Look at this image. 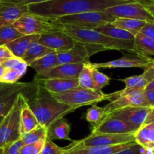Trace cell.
<instances>
[{"label":"cell","mask_w":154,"mask_h":154,"mask_svg":"<svg viewBox=\"0 0 154 154\" xmlns=\"http://www.w3.org/2000/svg\"><path fill=\"white\" fill-rule=\"evenodd\" d=\"M134 2L131 0H49L28 6L31 14L55 18L61 16L71 15L93 11H104L114 5Z\"/></svg>","instance_id":"6da1fadb"},{"label":"cell","mask_w":154,"mask_h":154,"mask_svg":"<svg viewBox=\"0 0 154 154\" xmlns=\"http://www.w3.org/2000/svg\"><path fill=\"white\" fill-rule=\"evenodd\" d=\"M27 102L39 125L46 128H49L56 121L64 118L65 116L78 109L59 102L38 82L35 91L27 98Z\"/></svg>","instance_id":"7a4b0ae2"},{"label":"cell","mask_w":154,"mask_h":154,"mask_svg":"<svg viewBox=\"0 0 154 154\" xmlns=\"http://www.w3.org/2000/svg\"><path fill=\"white\" fill-rule=\"evenodd\" d=\"M61 30L72 37L75 41L83 43L94 44L103 47L106 50H118L136 54L134 41H124L116 39L94 29H79L62 26Z\"/></svg>","instance_id":"3957f363"},{"label":"cell","mask_w":154,"mask_h":154,"mask_svg":"<svg viewBox=\"0 0 154 154\" xmlns=\"http://www.w3.org/2000/svg\"><path fill=\"white\" fill-rule=\"evenodd\" d=\"M50 19L54 23L63 26L94 29L107 23H112L116 19V17L107 14L103 11H93Z\"/></svg>","instance_id":"277c9868"},{"label":"cell","mask_w":154,"mask_h":154,"mask_svg":"<svg viewBox=\"0 0 154 154\" xmlns=\"http://www.w3.org/2000/svg\"><path fill=\"white\" fill-rule=\"evenodd\" d=\"M60 103L80 108L83 106L96 104L106 100L107 94L89 88L78 86L61 93L51 94Z\"/></svg>","instance_id":"5b68a950"},{"label":"cell","mask_w":154,"mask_h":154,"mask_svg":"<svg viewBox=\"0 0 154 154\" xmlns=\"http://www.w3.org/2000/svg\"><path fill=\"white\" fill-rule=\"evenodd\" d=\"M38 82H0V123L13 108L19 94H32L36 89Z\"/></svg>","instance_id":"8992f818"},{"label":"cell","mask_w":154,"mask_h":154,"mask_svg":"<svg viewBox=\"0 0 154 154\" xmlns=\"http://www.w3.org/2000/svg\"><path fill=\"white\" fill-rule=\"evenodd\" d=\"M34 93V92H33ZM32 94H19L15 104L14 105L9 113L4 118L0 123V148H4L9 143L20 138V116L21 109L22 98L23 94L28 96V98Z\"/></svg>","instance_id":"52a82bcc"},{"label":"cell","mask_w":154,"mask_h":154,"mask_svg":"<svg viewBox=\"0 0 154 154\" xmlns=\"http://www.w3.org/2000/svg\"><path fill=\"white\" fill-rule=\"evenodd\" d=\"M13 26L22 35H42L61 29V25L54 23L50 18L27 12L17 19Z\"/></svg>","instance_id":"ba28073f"},{"label":"cell","mask_w":154,"mask_h":154,"mask_svg":"<svg viewBox=\"0 0 154 154\" xmlns=\"http://www.w3.org/2000/svg\"><path fill=\"white\" fill-rule=\"evenodd\" d=\"M106 100L109 101V103L104 106L108 116L113 111L121 108L146 106L145 89L143 88H125L120 91L107 94Z\"/></svg>","instance_id":"9c48e42d"},{"label":"cell","mask_w":154,"mask_h":154,"mask_svg":"<svg viewBox=\"0 0 154 154\" xmlns=\"http://www.w3.org/2000/svg\"><path fill=\"white\" fill-rule=\"evenodd\" d=\"M135 141L134 134L91 133L88 137L74 140L66 147L75 148L91 146H114ZM136 142V141H135Z\"/></svg>","instance_id":"30bf717a"},{"label":"cell","mask_w":154,"mask_h":154,"mask_svg":"<svg viewBox=\"0 0 154 154\" xmlns=\"http://www.w3.org/2000/svg\"><path fill=\"white\" fill-rule=\"evenodd\" d=\"M106 51L103 47L94 44L75 41L73 47L68 51L57 53V65L63 63H85L94 54Z\"/></svg>","instance_id":"8fae6325"},{"label":"cell","mask_w":154,"mask_h":154,"mask_svg":"<svg viewBox=\"0 0 154 154\" xmlns=\"http://www.w3.org/2000/svg\"><path fill=\"white\" fill-rule=\"evenodd\" d=\"M103 11L116 17L137 19L148 23H154L153 17L149 14L144 5L137 2L114 5L106 8Z\"/></svg>","instance_id":"7c38bea8"},{"label":"cell","mask_w":154,"mask_h":154,"mask_svg":"<svg viewBox=\"0 0 154 154\" xmlns=\"http://www.w3.org/2000/svg\"><path fill=\"white\" fill-rule=\"evenodd\" d=\"M38 42L57 53H60L71 49L75 41L60 29L42 34Z\"/></svg>","instance_id":"4fadbf2b"},{"label":"cell","mask_w":154,"mask_h":154,"mask_svg":"<svg viewBox=\"0 0 154 154\" xmlns=\"http://www.w3.org/2000/svg\"><path fill=\"white\" fill-rule=\"evenodd\" d=\"M149 110V106H128L116 109L108 116L122 119L132 125L137 131L144 124Z\"/></svg>","instance_id":"5bb4252c"},{"label":"cell","mask_w":154,"mask_h":154,"mask_svg":"<svg viewBox=\"0 0 154 154\" xmlns=\"http://www.w3.org/2000/svg\"><path fill=\"white\" fill-rule=\"evenodd\" d=\"M154 59L147 56H128L125 55L120 58L103 63H94V66L97 69H106V68H142L144 69L150 64Z\"/></svg>","instance_id":"9a60e30c"},{"label":"cell","mask_w":154,"mask_h":154,"mask_svg":"<svg viewBox=\"0 0 154 154\" xmlns=\"http://www.w3.org/2000/svg\"><path fill=\"white\" fill-rule=\"evenodd\" d=\"M137 131L135 128L128 122L118 118L107 116L92 129L91 133H110V134H134Z\"/></svg>","instance_id":"2e32d148"},{"label":"cell","mask_w":154,"mask_h":154,"mask_svg":"<svg viewBox=\"0 0 154 154\" xmlns=\"http://www.w3.org/2000/svg\"><path fill=\"white\" fill-rule=\"evenodd\" d=\"M27 12H29L27 5L0 1V26L12 25Z\"/></svg>","instance_id":"e0dca14e"},{"label":"cell","mask_w":154,"mask_h":154,"mask_svg":"<svg viewBox=\"0 0 154 154\" xmlns=\"http://www.w3.org/2000/svg\"><path fill=\"white\" fill-rule=\"evenodd\" d=\"M84 63H63L59 64L42 75H35L34 80L45 78L78 79Z\"/></svg>","instance_id":"ac0fdd59"},{"label":"cell","mask_w":154,"mask_h":154,"mask_svg":"<svg viewBox=\"0 0 154 154\" xmlns=\"http://www.w3.org/2000/svg\"><path fill=\"white\" fill-rule=\"evenodd\" d=\"M136 142L122 143L114 146H91L81 147H65L64 154H114L127 149Z\"/></svg>","instance_id":"d6986e66"},{"label":"cell","mask_w":154,"mask_h":154,"mask_svg":"<svg viewBox=\"0 0 154 154\" xmlns=\"http://www.w3.org/2000/svg\"><path fill=\"white\" fill-rule=\"evenodd\" d=\"M40 83L51 94L61 93L79 86L78 79L64 78H45L34 80Z\"/></svg>","instance_id":"ffe728a7"},{"label":"cell","mask_w":154,"mask_h":154,"mask_svg":"<svg viewBox=\"0 0 154 154\" xmlns=\"http://www.w3.org/2000/svg\"><path fill=\"white\" fill-rule=\"evenodd\" d=\"M27 98L28 96L23 94L20 116V136L35 129L39 125L38 119H36L35 114L28 104Z\"/></svg>","instance_id":"44dd1931"},{"label":"cell","mask_w":154,"mask_h":154,"mask_svg":"<svg viewBox=\"0 0 154 154\" xmlns=\"http://www.w3.org/2000/svg\"><path fill=\"white\" fill-rule=\"evenodd\" d=\"M39 37L40 35H23L5 45L14 57L22 58L29 45L34 42H38Z\"/></svg>","instance_id":"7402d4cb"},{"label":"cell","mask_w":154,"mask_h":154,"mask_svg":"<svg viewBox=\"0 0 154 154\" xmlns=\"http://www.w3.org/2000/svg\"><path fill=\"white\" fill-rule=\"evenodd\" d=\"M69 132L70 125L64 118H62L56 121L48 128V137L52 140H65L72 143L74 140L69 137Z\"/></svg>","instance_id":"603a6c76"},{"label":"cell","mask_w":154,"mask_h":154,"mask_svg":"<svg viewBox=\"0 0 154 154\" xmlns=\"http://www.w3.org/2000/svg\"><path fill=\"white\" fill-rule=\"evenodd\" d=\"M56 66H57V53L55 51L42 56L29 65L35 69L37 75L45 73Z\"/></svg>","instance_id":"cb8c5ba5"},{"label":"cell","mask_w":154,"mask_h":154,"mask_svg":"<svg viewBox=\"0 0 154 154\" xmlns=\"http://www.w3.org/2000/svg\"><path fill=\"white\" fill-rule=\"evenodd\" d=\"M146 23L147 22L144 20L124 18V17H116L115 20L112 22V25L116 27L124 29L132 34L134 36L140 32V31Z\"/></svg>","instance_id":"d4e9b609"},{"label":"cell","mask_w":154,"mask_h":154,"mask_svg":"<svg viewBox=\"0 0 154 154\" xmlns=\"http://www.w3.org/2000/svg\"><path fill=\"white\" fill-rule=\"evenodd\" d=\"M94 30L104 34L111 38L119 39V40L134 41V37H135L131 33L124 30V29L116 27L115 26L112 25V23H107L106 24L98 26V27L95 28Z\"/></svg>","instance_id":"484cf974"},{"label":"cell","mask_w":154,"mask_h":154,"mask_svg":"<svg viewBox=\"0 0 154 154\" xmlns=\"http://www.w3.org/2000/svg\"><path fill=\"white\" fill-rule=\"evenodd\" d=\"M51 52H54V51L50 49L49 48L45 46V45H42L38 42H34L31 43L29 46L28 47L27 50H26V53L23 55V57H22V59L29 66L34 60L40 58L42 56Z\"/></svg>","instance_id":"4316f807"},{"label":"cell","mask_w":154,"mask_h":154,"mask_svg":"<svg viewBox=\"0 0 154 154\" xmlns=\"http://www.w3.org/2000/svg\"><path fill=\"white\" fill-rule=\"evenodd\" d=\"M134 45L137 55L154 56V39L138 33L134 37Z\"/></svg>","instance_id":"83f0119b"},{"label":"cell","mask_w":154,"mask_h":154,"mask_svg":"<svg viewBox=\"0 0 154 154\" xmlns=\"http://www.w3.org/2000/svg\"><path fill=\"white\" fill-rule=\"evenodd\" d=\"M94 64L91 62L88 61L84 63L83 67H82V70H81L80 73L78 76L79 86L97 91L95 85H94V79H93V69H94Z\"/></svg>","instance_id":"f1b7e54d"},{"label":"cell","mask_w":154,"mask_h":154,"mask_svg":"<svg viewBox=\"0 0 154 154\" xmlns=\"http://www.w3.org/2000/svg\"><path fill=\"white\" fill-rule=\"evenodd\" d=\"M107 112L104 106H98L96 104H93L91 107L87 109L85 119L87 122H89L92 129L95 128L97 125L106 117H107Z\"/></svg>","instance_id":"f546056e"},{"label":"cell","mask_w":154,"mask_h":154,"mask_svg":"<svg viewBox=\"0 0 154 154\" xmlns=\"http://www.w3.org/2000/svg\"><path fill=\"white\" fill-rule=\"evenodd\" d=\"M134 136L136 143L143 147H154V131L146 125L140 127Z\"/></svg>","instance_id":"4dcf8cb0"},{"label":"cell","mask_w":154,"mask_h":154,"mask_svg":"<svg viewBox=\"0 0 154 154\" xmlns=\"http://www.w3.org/2000/svg\"><path fill=\"white\" fill-rule=\"evenodd\" d=\"M48 137V128L39 125L35 129L29 131L20 136L23 144H29L38 142L39 140H45Z\"/></svg>","instance_id":"1f68e13d"},{"label":"cell","mask_w":154,"mask_h":154,"mask_svg":"<svg viewBox=\"0 0 154 154\" xmlns=\"http://www.w3.org/2000/svg\"><path fill=\"white\" fill-rule=\"evenodd\" d=\"M22 35L12 25L0 26V46L5 45Z\"/></svg>","instance_id":"d6a6232c"},{"label":"cell","mask_w":154,"mask_h":154,"mask_svg":"<svg viewBox=\"0 0 154 154\" xmlns=\"http://www.w3.org/2000/svg\"><path fill=\"white\" fill-rule=\"evenodd\" d=\"M119 80L125 83V88L145 89L148 84V82L142 76V75H133V76L127 77V78L119 79Z\"/></svg>","instance_id":"836d02e7"},{"label":"cell","mask_w":154,"mask_h":154,"mask_svg":"<svg viewBox=\"0 0 154 154\" xmlns=\"http://www.w3.org/2000/svg\"><path fill=\"white\" fill-rule=\"evenodd\" d=\"M93 79L96 89L98 91H102V89L109 85L110 81V78L108 75L99 71V69L95 67L93 69Z\"/></svg>","instance_id":"e575fe53"},{"label":"cell","mask_w":154,"mask_h":154,"mask_svg":"<svg viewBox=\"0 0 154 154\" xmlns=\"http://www.w3.org/2000/svg\"><path fill=\"white\" fill-rule=\"evenodd\" d=\"M23 75L16 69H14V68L5 69L4 75H2V79H0V82L7 84L15 83Z\"/></svg>","instance_id":"d590c367"},{"label":"cell","mask_w":154,"mask_h":154,"mask_svg":"<svg viewBox=\"0 0 154 154\" xmlns=\"http://www.w3.org/2000/svg\"><path fill=\"white\" fill-rule=\"evenodd\" d=\"M65 147H60L50 138L46 137L40 154H64Z\"/></svg>","instance_id":"8d00e7d4"},{"label":"cell","mask_w":154,"mask_h":154,"mask_svg":"<svg viewBox=\"0 0 154 154\" xmlns=\"http://www.w3.org/2000/svg\"><path fill=\"white\" fill-rule=\"evenodd\" d=\"M45 140H39L33 143L23 144L20 151V154H40L43 148Z\"/></svg>","instance_id":"74e56055"},{"label":"cell","mask_w":154,"mask_h":154,"mask_svg":"<svg viewBox=\"0 0 154 154\" xmlns=\"http://www.w3.org/2000/svg\"><path fill=\"white\" fill-rule=\"evenodd\" d=\"M23 143L21 139L15 140L4 147V154H20V151Z\"/></svg>","instance_id":"f35d334b"},{"label":"cell","mask_w":154,"mask_h":154,"mask_svg":"<svg viewBox=\"0 0 154 154\" xmlns=\"http://www.w3.org/2000/svg\"><path fill=\"white\" fill-rule=\"evenodd\" d=\"M114 154H143V147L138 143H135L130 147Z\"/></svg>","instance_id":"ab89813d"},{"label":"cell","mask_w":154,"mask_h":154,"mask_svg":"<svg viewBox=\"0 0 154 154\" xmlns=\"http://www.w3.org/2000/svg\"><path fill=\"white\" fill-rule=\"evenodd\" d=\"M139 33H141L142 35H145L148 38L154 39V23H148L147 22L143 26Z\"/></svg>","instance_id":"60d3db41"},{"label":"cell","mask_w":154,"mask_h":154,"mask_svg":"<svg viewBox=\"0 0 154 154\" xmlns=\"http://www.w3.org/2000/svg\"><path fill=\"white\" fill-rule=\"evenodd\" d=\"M142 76L146 79L149 83L152 80L154 79V60L150 64L148 65L146 68L144 69L143 73L141 74Z\"/></svg>","instance_id":"b9f144b4"},{"label":"cell","mask_w":154,"mask_h":154,"mask_svg":"<svg viewBox=\"0 0 154 154\" xmlns=\"http://www.w3.org/2000/svg\"><path fill=\"white\" fill-rule=\"evenodd\" d=\"M0 1L13 2V3L20 4V5H32V4H37L41 3V2H47V1H49V0H0Z\"/></svg>","instance_id":"7bdbcfd3"},{"label":"cell","mask_w":154,"mask_h":154,"mask_svg":"<svg viewBox=\"0 0 154 154\" xmlns=\"http://www.w3.org/2000/svg\"><path fill=\"white\" fill-rule=\"evenodd\" d=\"M14 57L12 53L6 47V45H1L0 46V60H4L5 59L11 58V57Z\"/></svg>","instance_id":"ee69618b"},{"label":"cell","mask_w":154,"mask_h":154,"mask_svg":"<svg viewBox=\"0 0 154 154\" xmlns=\"http://www.w3.org/2000/svg\"><path fill=\"white\" fill-rule=\"evenodd\" d=\"M145 102H146V106H154V90H145Z\"/></svg>","instance_id":"f6af8a7d"},{"label":"cell","mask_w":154,"mask_h":154,"mask_svg":"<svg viewBox=\"0 0 154 154\" xmlns=\"http://www.w3.org/2000/svg\"><path fill=\"white\" fill-rule=\"evenodd\" d=\"M153 122H154V106H151L150 107V110H149V113H148L147 117H146V120H145L143 125H148V124H150Z\"/></svg>","instance_id":"bcb514c9"},{"label":"cell","mask_w":154,"mask_h":154,"mask_svg":"<svg viewBox=\"0 0 154 154\" xmlns=\"http://www.w3.org/2000/svg\"><path fill=\"white\" fill-rule=\"evenodd\" d=\"M131 1L139 2V3L142 4L143 5H154V0H131Z\"/></svg>","instance_id":"7dc6e473"},{"label":"cell","mask_w":154,"mask_h":154,"mask_svg":"<svg viewBox=\"0 0 154 154\" xmlns=\"http://www.w3.org/2000/svg\"><path fill=\"white\" fill-rule=\"evenodd\" d=\"M145 8H146L148 11L149 12V14L153 17L154 18V5H144Z\"/></svg>","instance_id":"c3c4849f"},{"label":"cell","mask_w":154,"mask_h":154,"mask_svg":"<svg viewBox=\"0 0 154 154\" xmlns=\"http://www.w3.org/2000/svg\"><path fill=\"white\" fill-rule=\"evenodd\" d=\"M145 90L146 91H148V90H154V79L147 84V85L145 88Z\"/></svg>","instance_id":"681fc988"},{"label":"cell","mask_w":154,"mask_h":154,"mask_svg":"<svg viewBox=\"0 0 154 154\" xmlns=\"http://www.w3.org/2000/svg\"><path fill=\"white\" fill-rule=\"evenodd\" d=\"M1 62H0V79H2V75H4V72H5V66L2 64V63H1Z\"/></svg>","instance_id":"f907efd6"},{"label":"cell","mask_w":154,"mask_h":154,"mask_svg":"<svg viewBox=\"0 0 154 154\" xmlns=\"http://www.w3.org/2000/svg\"><path fill=\"white\" fill-rule=\"evenodd\" d=\"M146 126H147L148 128H149L150 129H152V131H154V122H152V123H150V124H148V125H146Z\"/></svg>","instance_id":"816d5d0a"},{"label":"cell","mask_w":154,"mask_h":154,"mask_svg":"<svg viewBox=\"0 0 154 154\" xmlns=\"http://www.w3.org/2000/svg\"><path fill=\"white\" fill-rule=\"evenodd\" d=\"M0 154H4V149H3V148H0Z\"/></svg>","instance_id":"f5cc1de1"}]
</instances>
